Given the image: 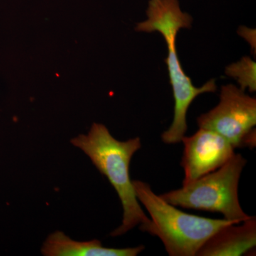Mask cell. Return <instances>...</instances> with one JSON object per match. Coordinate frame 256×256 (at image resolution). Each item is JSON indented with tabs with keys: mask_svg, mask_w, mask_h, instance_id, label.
<instances>
[{
	"mask_svg": "<svg viewBox=\"0 0 256 256\" xmlns=\"http://www.w3.org/2000/svg\"><path fill=\"white\" fill-rule=\"evenodd\" d=\"M181 166L184 172L183 186L223 166L236 154L233 146L216 132L200 128L191 137H184Z\"/></svg>",
	"mask_w": 256,
	"mask_h": 256,
	"instance_id": "6",
	"label": "cell"
},
{
	"mask_svg": "<svg viewBox=\"0 0 256 256\" xmlns=\"http://www.w3.org/2000/svg\"><path fill=\"white\" fill-rule=\"evenodd\" d=\"M226 74L238 82L242 90L248 89L249 92H256V64L248 56L242 58L236 63L230 64L226 68Z\"/></svg>",
	"mask_w": 256,
	"mask_h": 256,
	"instance_id": "10",
	"label": "cell"
},
{
	"mask_svg": "<svg viewBox=\"0 0 256 256\" xmlns=\"http://www.w3.org/2000/svg\"><path fill=\"white\" fill-rule=\"evenodd\" d=\"M72 143L89 156L118 194L124 208V218L122 225L111 236H121L138 226L150 223V220L140 205L130 174L131 160L142 148L140 138L122 142L112 137L104 124H94L87 136L80 134L72 140Z\"/></svg>",
	"mask_w": 256,
	"mask_h": 256,
	"instance_id": "1",
	"label": "cell"
},
{
	"mask_svg": "<svg viewBox=\"0 0 256 256\" xmlns=\"http://www.w3.org/2000/svg\"><path fill=\"white\" fill-rule=\"evenodd\" d=\"M242 224L220 229L207 240L196 256H240L252 252L256 246V217Z\"/></svg>",
	"mask_w": 256,
	"mask_h": 256,
	"instance_id": "7",
	"label": "cell"
},
{
	"mask_svg": "<svg viewBox=\"0 0 256 256\" xmlns=\"http://www.w3.org/2000/svg\"><path fill=\"white\" fill-rule=\"evenodd\" d=\"M168 45V56L165 60L168 66L170 84L174 99V119L168 130L162 134V140L166 144L181 142L188 131V112L192 102L198 96L217 92L215 79H212L202 87L196 88L184 70L176 50V37L164 38Z\"/></svg>",
	"mask_w": 256,
	"mask_h": 256,
	"instance_id": "5",
	"label": "cell"
},
{
	"mask_svg": "<svg viewBox=\"0 0 256 256\" xmlns=\"http://www.w3.org/2000/svg\"><path fill=\"white\" fill-rule=\"evenodd\" d=\"M200 128L210 130L226 139L235 148L256 146V100L233 84L224 86L220 102L197 118Z\"/></svg>",
	"mask_w": 256,
	"mask_h": 256,
	"instance_id": "4",
	"label": "cell"
},
{
	"mask_svg": "<svg viewBox=\"0 0 256 256\" xmlns=\"http://www.w3.org/2000/svg\"><path fill=\"white\" fill-rule=\"evenodd\" d=\"M138 201L151 216L150 223L140 226L143 232L158 237L170 256H196L216 232L236 222L188 214L156 195L149 184L134 180Z\"/></svg>",
	"mask_w": 256,
	"mask_h": 256,
	"instance_id": "2",
	"label": "cell"
},
{
	"mask_svg": "<svg viewBox=\"0 0 256 256\" xmlns=\"http://www.w3.org/2000/svg\"><path fill=\"white\" fill-rule=\"evenodd\" d=\"M144 246L127 248H108L100 240L75 242L63 232L52 234L44 244L42 252L46 256H137L144 252Z\"/></svg>",
	"mask_w": 256,
	"mask_h": 256,
	"instance_id": "9",
	"label": "cell"
},
{
	"mask_svg": "<svg viewBox=\"0 0 256 256\" xmlns=\"http://www.w3.org/2000/svg\"><path fill=\"white\" fill-rule=\"evenodd\" d=\"M148 20L139 23L136 30L139 32H158L162 36L180 33L182 28H191L193 18L183 12L178 0H150L146 11Z\"/></svg>",
	"mask_w": 256,
	"mask_h": 256,
	"instance_id": "8",
	"label": "cell"
},
{
	"mask_svg": "<svg viewBox=\"0 0 256 256\" xmlns=\"http://www.w3.org/2000/svg\"><path fill=\"white\" fill-rule=\"evenodd\" d=\"M247 162L242 154H235L220 169L160 196L173 206L222 214L224 220L240 224L252 217L242 210L238 198L239 182Z\"/></svg>",
	"mask_w": 256,
	"mask_h": 256,
	"instance_id": "3",
	"label": "cell"
}]
</instances>
